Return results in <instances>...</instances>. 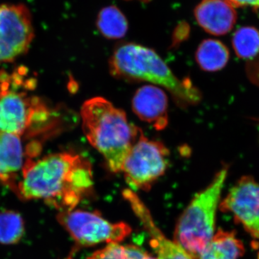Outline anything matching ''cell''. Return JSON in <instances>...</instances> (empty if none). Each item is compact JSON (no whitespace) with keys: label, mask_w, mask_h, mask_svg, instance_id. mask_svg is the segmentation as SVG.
<instances>
[{"label":"cell","mask_w":259,"mask_h":259,"mask_svg":"<svg viewBox=\"0 0 259 259\" xmlns=\"http://www.w3.org/2000/svg\"><path fill=\"white\" fill-rule=\"evenodd\" d=\"M93 186L90 162L62 152L27 161L15 193L23 200L42 199L62 212L74 209Z\"/></svg>","instance_id":"cell-1"},{"label":"cell","mask_w":259,"mask_h":259,"mask_svg":"<svg viewBox=\"0 0 259 259\" xmlns=\"http://www.w3.org/2000/svg\"><path fill=\"white\" fill-rule=\"evenodd\" d=\"M83 134L105 158L110 171H122L125 158L142 131L124 111L103 97L87 100L81 108Z\"/></svg>","instance_id":"cell-2"},{"label":"cell","mask_w":259,"mask_h":259,"mask_svg":"<svg viewBox=\"0 0 259 259\" xmlns=\"http://www.w3.org/2000/svg\"><path fill=\"white\" fill-rule=\"evenodd\" d=\"M110 73L119 79L146 81L162 87L180 105L198 103L200 91L190 80H181L152 49L139 44H123L116 49L110 60Z\"/></svg>","instance_id":"cell-3"},{"label":"cell","mask_w":259,"mask_h":259,"mask_svg":"<svg viewBox=\"0 0 259 259\" xmlns=\"http://www.w3.org/2000/svg\"><path fill=\"white\" fill-rule=\"evenodd\" d=\"M228 170L229 166L223 164L208 186L194 196L177 223L175 241L194 259L215 233L216 214Z\"/></svg>","instance_id":"cell-4"},{"label":"cell","mask_w":259,"mask_h":259,"mask_svg":"<svg viewBox=\"0 0 259 259\" xmlns=\"http://www.w3.org/2000/svg\"><path fill=\"white\" fill-rule=\"evenodd\" d=\"M57 219L74 241L81 246L119 243L132 232L127 223H111L99 213L81 209L59 212Z\"/></svg>","instance_id":"cell-5"},{"label":"cell","mask_w":259,"mask_h":259,"mask_svg":"<svg viewBox=\"0 0 259 259\" xmlns=\"http://www.w3.org/2000/svg\"><path fill=\"white\" fill-rule=\"evenodd\" d=\"M169 151L162 143L151 141L141 134L125 158L122 171L134 188L147 190L164 175Z\"/></svg>","instance_id":"cell-6"},{"label":"cell","mask_w":259,"mask_h":259,"mask_svg":"<svg viewBox=\"0 0 259 259\" xmlns=\"http://www.w3.org/2000/svg\"><path fill=\"white\" fill-rule=\"evenodd\" d=\"M33 37L32 17L26 6L0 5V65L23 55Z\"/></svg>","instance_id":"cell-7"},{"label":"cell","mask_w":259,"mask_h":259,"mask_svg":"<svg viewBox=\"0 0 259 259\" xmlns=\"http://www.w3.org/2000/svg\"><path fill=\"white\" fill-rule=\"evenodd\" d=\"M220 210L230 213L259 248V183L253 177L237 181L220 204Z\"/></svg>","instance_id":"cell-8"},{"label":"cell","mask_w":259,"mask_h":259,"mask_svg":"<svg viewBox=\"0 0 259 259\" xmlns=\"http://www.w3.org/2000/svg\"><path fill=\"white\" fill-rule=\"evenodd\" d=\"M46 115L47 109L37 99L8 89L0 93V133L22 136Z\"/></svg>","instance_id":"cell-9"},{"label":"cell","mask_w":259,"mask_h":259,"mask_svg":"<svg viewBox=\"0 0 259 259\" xmlns=\"http://www.w3.org/2000/svg\"><path fill=\"white\" fill-rule=\"evenodd\" d=\"M122 194L149 235L150 245L156 253V258L194 259L176 241L165 236L155 224L149 209L137 194L130 190H125Z\"/></svg>","instance_id":"cell-10"},{"label":"cell","mask_w":259,"mask_h":259,"mask_svg":"<svg viewBox=\"0 0 259 259\" xmlns=\"http://www.w3.org/2000/svg\"><path fill=\"white\" fill-rule=\"evenodd\" d=\"M168 105L166 94L152 84L139 88L132 101L134 113L157 131H162L168 125Z\"/></svg>","instance_id":"cell-11"},{"label":"cell","mask_w":259,"mask_h":259,"mask_svg":"<svg viewBox=\"0 0 259 259\" xmlns=\"http://www.w3.org/2000/svg\"><path fill=\"white\" fill-rule=\"evenodd\" d=\"M194 13L201 28L218 36L226 35L236 23V10L228 0H202Z\"/></svg>","instance_id":"cell-12"},{"label":"cell","mask_w":259,"mask_h":259,"mask_svg":"<svg viewBox=\"0 0 259 259\" xmlns=\"http://www.w3.org/2000/svg\"><path fill=\"white\" fill-rule=\"evenodd\" d=\"M25 163L20 136L0 133V184L16 192Z\"/></svg>","instance_id":"cell-13"},{"label":"cell","mask_w":259,"mask_h":259,"mask_svg":"<svg viewBox=\"0 0 259 259\" xmlns=\"http://www.w3.org/2000/svg\"><path fill=\"white\" fill-rule=\"evenodd\" d=\"M244 253V245L236 233L220 228L197 259H239Z\"/></svg>","instance_id":"cell-14"},{"label":"cell","mask_w":259,"mask_h":259,"mask_svg":"<svg viewBox=\"0 0 259 259\" xmlns=\"http://www.w3.org/2000/svg\"><path fill=\"white\" fill-rule=\"evenodd\" d=\"M230 59V52L225 44L214 39L201 42L196 51V61L199 67L209 72L223 69Z\"/></svg>","instance_id":"cell-15"},{"label":"cell","mask_w":259,"mask_h":259,"mask_svg":"<svg viewBox=\"0 0 259 259\" xmlns=\"http://www.w3.org/2000/svg\"><path fill=\"white\" fill-rule=\"evenodd\" d=\"M97 25L102 35L111 40L122 38L128 30L127 18L115 5L105 7L100 10Z\"/></svg>","instance_id":"cell-16"},{"label":"cell","mask_w":259,"mask_h":259,"mask_svg":"<svg viewBox=\"0 0 259 259\" xmlns=\"http://www.w3.org/2000/svg\"><path fill=\"white\" fill-rule=\"evenodd\" d=\"M232 44L238 58L253 59L259 53V30L254 27H242L233 34Z\"/></svg>","instance_id":"cell-17"},{"label":"cell","mask_w":259,"mask_h":259,"mask_svg":"<svg viewBox=\"0 0 259 259\" xmlns=\"http://www.w3.org/2000/svg\"><path fill=\"white\" fill-rule=\"evenodd\" d=\"M25 223L20 213L13 210L0 212V243L13 245L23 238Z\"/></svg>","instance_id":"cell-18"},{"label":"cell","mask_w":259,"mask_h":259,"mask_svg":"<svg viewBox=\"0 0 259 259\" xmlns=\"http://www.w3.org/2000/svg\"><path fill=\"white\" fill-rule=\"evenodd\" d=\"M88 259H126L124 245L120 243L108 244L105 248L94 252Z\"/></svg>","instance_id":"cell-19"},{"label":"cell","mask_w":259,"mask_h":259,"mask_svg":"<svg viewBox=\"0 0 259 259\" xmlns=\"http://www.w3.org/2000/svg\"><path fill=\"white\" fill-rule=\"evenodd\" d=\"M124 251L126 259H157L134 245H124Z\"/></svg>","instance_id":"cell-20"},{"label":"cell","mask_w":259,"mask_h":259,"mask_svg":"<svg viewBox=\"0 0 259 259\" xmlns=\"http://www.w3.org/2000/svg\"><path fill=\"white\" fill-rule=\"evenodd\" d=\"M235 8L250 7L259 11V0H228Z\"/></svg>","instance_id":"cell-21"},{"label":"cell","mask_w":259,"mask_h":259,"mask_svg":"<svg viewBox=\"0 0 259 259\" xmlns=\"http://www.w3.org/2000/svg\"><path fill=\"white\" fill-rule=\"evenodd\" d=\"M139 1L144 2V3H147V2L151 1V0H139Z\"/></svg>","instance_id":"cell-22"}]
</instances>
